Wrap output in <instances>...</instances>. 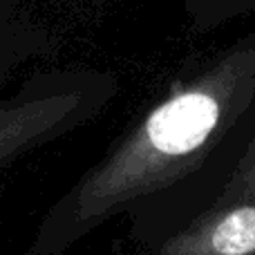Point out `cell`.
<instances>
[{
    "label": "cell",
    "instance_id": "cell-1",
    "mask_svg": "<svg viewBox=\"0 0 255 255\" xmlns=\"http://www.w3.org/2000/svg\"><path fill=\"white\" fill-rule=\"evenodd\" d=\"M255 103V31L238 43L206 76L157 106L136 132L72 197L70 224L124 208L175 170H186L240 110Z\"/></svg>",
    "mask_w": 255,
    "mask_h": 255
},
{
    "label": "cell",
    "instance_id": "cell-2",
    "mask_svg": "<svg viewBox=\"0 0 255 255\" xmlns=\"http://www.w3.org/2000/svg\"><path fill=\"white\" fill-rule=\"evenodd\" d=\"M163 255H255V202L240 199L211 211L202 224L172 240Z\"/></svg>",
    "mask_w": 255,
    "mask_h": 255
},
{
    "label": "cell",
    "instance_id": "cell-3",
    "mask_svg": "<svg viewBox=\"0 0 255 255\" xmlns=\"http://www.w3.org/2000/svg\"><path fill=\"white\" fill-rule=\"evenodd\" d=\"M65 112V108L56 110L52 99L29 101L25 106L2 110L0 112V163L13 157L20 148L34 143L36 136H40V132H45Z\"/></svg>",
    "mask_w": 255,
    "mask_h": 255
},
{
    "label": "cell",
    "instance_id": "cell-4",
    "mask_svg": "<svg viewBox=\"0 0 255 255\" xmlns=\"http://www.w3.org/2000/svg\"><path fill=\"white\" fill-rule=\"evenodd\" d=\"M190 2L204 20H226L235 13L255 7V0H190Z\"/></svg>",
    "mask_w": 255,
    "mask_h": 255
},
{
    "label": "cell",
    "instance_id": "cell-5",
    "mask_svg": "<svg viewBox=\"0 0 255 255\" xmlns=\"http://www.w3.org/2000/svg\"><path fill=\"white\" fill-rule=\"evenodd\" d=\"M249 163L247 172L242 175V181H235V184H229L226 193L222 195L224 202H235V199H255V161L253 159H244Z\"/></svg>",
    "mask_w": 255,
    "mask_h": 255
}]
</instances>
